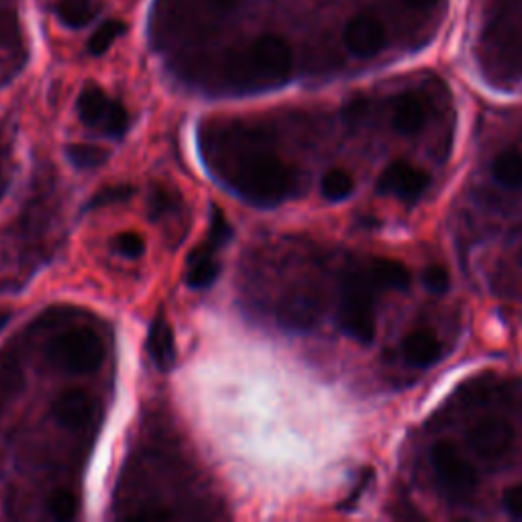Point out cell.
Here are the masks:
<instances>
[{"label": "cell", "mask_w": 522, "mask_h": 522, "mask_svg": "<svg viewBox=\"0 0 522 522\" xmlns=\"http://www.w3.org/2000/svg\"><path fill=\"white\" fill-rule=\"evenodd\" d=\"M294 68L290 43L282 35H259L223 58V78L237 90H266L284 84Z\"/></svg>", "instance_id": "obj_1"}, {"label": "cell", "mask_w": 522, "mask_h": 522, "mask_svg": "<svg viewBox=\"0 0 522 522\" xmlns=\"http://www.w3.org/2000/svg\"><path fill=\"white\" fill-rule=\"evenodd\" d=\"M237 7L239 0H158L151 29L158 41L200 37L235 15Z\"/></svg>", "instance_id": "obj_2"}, {"label": "cell", "mask_w": 522, "mask_h": 522, "mask_svg": "<svg viewBox=\"0 0 522 522\" xmlns=\"http://www.w3.org/2000/svg\"><path fill=\"white\" fill-rule=\"evenodd\" d=\"M231 182L233 188L251 204L274 206L294 192L296 174L278 155L257 151L245 155L235 164Z\"/></svg>", "instance_id": "obj_3"}, {"label": "cell", "mask_w": 522, "mask_h": 522, "mask_svg": "<svg viewBox=\"0 0 522 522\" xmlns=\"http://www.w3.org/2000/svg\"><path fill=\"white\" fill-rule=\"evenodd\" d=\"M376 284L368 272H351L341 286L339 325L351 339L370 345L376 339Z\"/></svg>", "instance_id": "obj_4"}, {"label": "cell", "mask_w": 522, "mask_h": 522, "mask_svg": "<svg viewBox=\"0 0 522 522\" xmlns=\"http://www.w3.org/2000/svg\"><path fill=\"white\" fill-rule=\"evenodd\" d=\"M47 357L66 374H92L104 361V343L90 329H74L49 343Z\"/></svg>", "instance_id": "obj_5"}, {"label": "cell", "mask_w": 522, "mask_h": 522, "mask_svg": "<svg viewBox=\"0 0 522 522\" xmlns=\"http://www.w3.org/2000/svg\"><path fill=\"white\" fill-rule=\"evenodd\" d=\"M431 465L439 488L451 500H467L478 488V472L451 441H439L431 449Z\"/></svg>", "instance_id": "obj_6"}, {"label": "cell", "mask_w": 522, "mask_h": 522, "mask_svg": "<svg viewBox=\"0 0 522 522\" xmlns=\"http://www.w3.org/2000/svg\"><path fill=\"white\" fill-rule=\"evenodd\" d=\"M467 445L484 461H500L514 445V429L502 416H482L469 427Z\"/></svg>", "instance_id": "obj_7"}, {"label": "cell", "mask_w": 522, "mask_h": 522, "mask_svg": "<svg viewBox=\"0 0 522 522\" xmlns=\"http://www.w3.org/2000/svg\"><path fill=\"white\" fill-rule=\"evenodd\" d=\"M429 184L431 178L425 170L416 168L404 160L392 162L378 178V190L382 194H392L406 202L421 198Z\"/></svg>", "instance_id": "obj_8"}, {"label": "cell", "mask_w": 522, "mask_h": 522, "mask_svg": "<svg viewBox=\"0 0 522 522\" xmlns=\"http://www.w3.org/2000/svg\"><path fill=\"white\" fill-rule=\"evenodd\" d=\"M386 27L384 23L368 13L355 15L343 31L345 47L357 58H374L386 45Z\"/></svg>", "instance_id": "obj_9"}, {"label": "cell", "mask_w": 522, "mask_h": 522, "mask_svg": "<svg viewBox=\"0 0 522 522\" xmlns=\"http://www.w3.org/2000/svg\"><path fill=\"white\" fill-rule=\"evenodd\" d=\"M94 400L84 390H66L54 402L56 421L70 431H82L94 416Z\"/></svg>", "instance_id": "obj_10"}, {"label": "cell", "mask_w": 522, "mask_h": 522, "mask_svg": "<svg viewBox=\"0 0 522 522\" xmlns=\"http://www.w3.org/2000/svg\"><path fill=\"white\" fill-rule=\"evenodd\" d=\"M427 121V107L419 94L404 92L394 100L392 127L398 135L414 137L419 135Z\"/></svg>", "instance_id": "obj_11"}, {"label": "cell", "mask_w": 522, "mask_h": 522, "mask_svg": "<svg viewBox=\"0 0 522 522\" xmlns=\"http://www.w3.org/2000/svg\"><path fill=\"white\" fill-rule=\"evenodd\" d=\"M147 351L151 361L160 372H170L176 365V339L172 325L158 317L151 323L149 337H147Z\"/></svg>", "instance_id": "obj_12"}, {"label": "cell", "mask_w": 522, "mask_h": 522, "mask_svg": "<svg viewBox=\"0 0 522 522\" xmlns=\"http://www.w3.org/2000/svg\"><path fill=\"white\" fill-rule=\"evenodd\" d=\"M402 351L414 368H431L441 359V341L429 329H419L404 337Z\"/></svg>", "instance_id": "obj_13"}, {"label": "cell", "mask_w": 522, "mask_h": 522, "mask_svg": "<svg viewBox=\"0 0 522 522\" xmlns=\"http://www.w3.org/2000/svg\"><path fill=\"white\" fill-rule=\"evenodd\" d=\"M219 264L213 255V249L202 245L196 249L190 259H188V274H186V284L194 290H204L208 286H213L219 278Z\"/></svg>", "instance_id": "obj_14"}, {"label": "cell", "mask_w": 522, "mask_h": 522, "mask_svg": "<svg viewBox=\"0 0 522 522\" xmlns=\"http://www.w3.org/2000/svg\"><path fill=\"white\" fill-rule=\"evenodd\" d=\"M368 274L378 288L406 290L410 286V272L396 259H386V257L372 259Z\"/></svg>", "instance_id": "obj_15"}, {"label": "cell", "mask_w": 522, "mask_h": 522, "mask_svg": "<svg viewBox=\"0 0 522 522\" xmlns=\"http://www.w3.org/2000/svg\"><path fill=\"white\" fill-rule=\"evenodd\" d=\"M109 104H111V98L102 92V88L90 84L80 92L76 109H78V115L84 125L100 127L104 115H107Z\"/></svg>", "instance_id": "obj_16"}, {"label": "cell", "mask_w": 522, "mask_h": 522, "mask_svg": "<svg viewBox=\"0 0 522 522\" xmlns=\"http://www.w3.org/2000/svg\"><path fill=\"white\" fill-rule=\"evenodd\" d=\"M492 176L508 190L522 188V155L514 149L502 151L492 162Z\"/></svg>", "instance_id": "obj_17"}, {"label": "cell", "mask_w": 522, "mask_h": 522, "mask_svg": "<svg viewBox=\"0 0 522 522\" xmlns=\"http://www.w3.org/2000/svg\"><path fill=\"white\" fill-rule=\"evenodd\" d=\"M58 19L72 29L86 27L98 13V5L94 0H60L56 7Z\"/></svg>", "instance_id": "obj_18"}, {"label": "cell", "mask_w": 522, "mask_h": 522, "mask_svg": "<svg viewBox=\"0 0 522 522\" xmlns=\"http://www.w3.org/2000/svg\"><path fill=\"white\" fill-rule=\"evenodd\" d=\"M70 162L80 170H94L109 162L111 153L100 145H88V143H76L68 147Z\"/></svg>", "instance_id": "obj_19"}, {"label": "cell", "mask_w": 522, "mask_h": 522, "mask_svg": "<svg viewBox=\"0 0 522 522\" xmlns=\"http://www.w3.org/2000/svg\"><path fill=\"white\" fill-rule=\"evenodd\" d=\"M353 188H355L353 176L341 168L329 170L321 180V194L329 202H341V200L349 198Z\"/></svg>", "instance_id": "obj_20"}, {"label": "cell", "mask_w": 522, "mask_h": 522, "mask_svg": "<svg viewBox=\"0 0 522 522\" xmlns=\"http://www.w3.org/2000/svg\"><path fill=\"white\" fill-rule=\"evenodd\" d=\"M125 33V23L123 21H119V19H109V21H104L94 33H92V37H90V41H88V51L92 56H102V54H107V51L111 49V45L117 41V37L119 35H123Z\"/></svg>", "instance_id": "obj_21"}, {"label": "cell", "mask_w": 522, "mask_h": 522, "mask_svg": "<svg viewBox=\"0 0 522 522\" xmlns=\"http://www.w3.org/2000/svg\"><path fill=\"white\" fill-rule=\"evenodd\" d=\"M98 129L107 137L121 139L129 129V113L125 109V104H121L119 100H111L107 115H104Z\"/></svg>", "instance_id": "obj_22"}, {"label": "cell", "mask_w": 522, "mask_h": 522, "mask_svg": "<svg viewBox=\"0 0 522 522\" xmlns=\"http://www.w3.org/2000/svg\"><path fill=\"white\" fill-rule=\"evenodd\" d=\"M51 516L58 520H70L78 510V500L70 490H56L47 500Z\"/></svg>", "instance_id": "obj_23"}, {"label": "cell", "mask_w": 522, "mask_h": 522, "mask_svg": "<svg viewBox=\"0 0 522 522\" xmlns=\"http://www.w3.org/2000/svg\"><path fill=\"white\" fill-rule=\"evenodd\" d=\"M135 194V190L127 184H117V186H109L98 190L92 200L88 202V208H102L107 204H117V202H125Z\"/></svg>", "instance_id": "obj_24"}, {"label": "cell", "mask_w": 522, "mask_h": 522, "mask_svg": "<svg viewBox=\"0 0 522 522\" xmlns=\"http://www.w3.org/2000/svg\"><path fill=\"white\" fill-rule=\"evenodd\" d=\"M423 284L433 294H445L451 286V276L445 266L433 264L423 272Z\"/></svg>", "instance_id": "obj_25"}, {"label": "cell", "mask_w": 522, "mask_h": 522, "mask_svg": "<svg viewBox=\"0 0 522 522\" xmlns=\"http://www.w3.org/2000/svg\"><path fill=\"white\" fill-rule=\"evenodd\" d=\"M115 247L121 255L129 257V259H137L145 253V241L141 235L129 231V233H121L117 239H115Z\"/></svg>", "instance_id": "obj_26"}, {"label": "cell", "mask_w": 522, "mask_h": 522, "mask_svg": "<svg viewBox=\"0 0 522 522\" xmlns=\"http://www.w3.org/2000/svg\"><path fill=\"white\" fill-rule=\"evenodd\" d=\"M231 237V227L225 219V215L221 211H217V208H213V223H211V237H208V241L204 243L206 247H211L213 251L219 247V245H225V241Z\"/></svg>", "instance_id": "obj_27"}, {"label": "cell", "mask_w": 522, "mask_h": 522, "mask_svg": "<svg viewBox=\"0 0 522 522\" xmlns=\"http://www.w3.org/2000/svg\"><path fill=\"white\" fill-rule=\"evenodd\" d=\"M19 37V21L13 11H0V43H11Z\"/></svg>", "instance_id": "obj_28"}, {"label": "cell", "mask_w": 522, "mask_h": 522, "mask_svg": "<svg viewBox=\"0 0 522 522\" xmlns=\"http://www.w3.org/2000/svg\"><path fill=\"white\" fill-rule=\"evenodd\" d=\"M504 508L512 518L522 520V484H516L504 492Z\"/></svg>", "instance_id": "obj_29"}, {"label": "cell", "mask_w": 522, "mask_h": 522, "mask_svg": "<svg viewBox=\"0 0 522 522\" xmlns=\"http://www.w3.org/2000/svg\"><path fill=\"white\" fill-rule=\"evenodd\" d=\"M365 109H368V102H365L363 98H357V100H353L351 104H347L345 119H347L349 123H357V121L365 115Z\"/></svg>", "instance_id": "obj_30"}, {"label": "cell", "mask_w": 522, "mask_h": 522, "mask_svg": "<svg viewBox=\"0 0 522 522\" xmlns=\"http://www.w3.org/2000/svg\"><path fill=\"white\" fill-rule=\"evenodd\" d=\"M404 3L412 9H429L437 3V0H404Z\"/></svg>", "instance_id": "obj_31"}, {"label": "cell", "mask_w": 522, "mask_h": 522, "mask_svg": "<svg viewBox=\"0 0 522 522\" xmlns=\"http://www.w3.org/2000/svg\"><path fill=\"white\" fill-rule=\"evenodd\" d=\"M7 321V317H3V315H0V327H3V323Z\"/></svg>", "instance_id": "obj_32"}, {"label": "cell", "mask_w": 522, "mask_h": 522, "mask_svg": "<svg viewBox=\"0 0 522 522\" xmlns=\"http://www.w3.org/2000/svg\"><path fill=\"white\" fill-rule=\"evenodd\" d=\"M520 261H522V249H520Z\"/></svg>", "instance_id": "obj_33"}]
</instances>
